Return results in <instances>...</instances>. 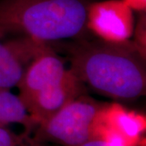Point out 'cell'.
Returning <instances> with one entry per match:
<instances>
[{
	"label": "cell",
	"instance_id": "cell-2",
	"mask_svg": "<svg viewBox=\"0 0 146 146\" xmlns=\"http://www.w3.org/2000/svg\"><path fill=\"white\" fill-rule=\"evenodd\" d=\"M85 0H0V33L46 43L72 38L86 27Z\"/></svg>",
	"mask_w": 146,
	"mask_h": 146
},
{
	"label": "cell",
	"instance_id": "cell-8",
	"mask_svg": "<svg viewBox=\"0 0 146 146\" xmlns=\"http://www.w3.org/2000/svg\"><path fill=\"white\" fill-rule=\"evenodd\" d=\"M67 72L63 61L45 47L27 68L18 86L20 98L24 102L42 89L61 80Z\"/></svg>",
	"mask_w": 146,
	"mask_h": 146
},
{
	"label": "cell",
	"instance_id": "cell-9",
	"mask_svg": "<svg viewBox=\"0 0 146 146\" xmlns=\"http://www.w3.org/2000/svg\"><path fill=\"white\" fill-rule=\"evenodd\" d=\"M11 123H20L27 129L38 125L20 96L11 93L9 89H0V126Z\"/></svg>",
	"mask_w": 146,
	"mask_h": 146
},
{
	"label": "cell",
	"instance_id": "cell-12",
	"mask_svg": "<svg viewBox=\"0 0 146 146\" xmlns=\"http://www.w3.org/2000/svg\"><path fill=\"white\" fill-rule=\"evenodd\" d=\"M78 146H114L113 145L108 143L107 141L102 140L99 138H92L89 141H85L84 143Z\"/></svg>",
	"mask_w": 146,
	"mask_h": 146
},
{
	"label": "cell",
	"instance_id": "cell-7",
	"mask_svg": "<svg viewBox=\"0 0 146 146\" xmlns=\"http://www.w3.org/2000/svg\"><path fill=\"white\" fill-rule=\"evenodd\" d=\"M45 47V43L25 36L12 42L0 41V89L18 87L27 68Z\"/></svg>",
	"mask_w": 146,
	"mask_h": 146
},
{
	"label": "cell",
	"instance_id": "cell-5",
	"mask_svg": "<svg viewBox=\"0 0 146 146\" xmlns=\"http://www.w3.org/2000/svg\"><path fill=\"white\" fill-rule=\"evenodd\" d=\"M86 27L104 42H127L134 29L132 10L122 0L91 3L87 9Z\"/></svg>",
	"mask_w": 146,
	"mask_h": 146
},
{
	"label": "cell",
	"instance_id": "cell-1",
	"mask_svg": "<svg viewBox=\"0 0 146 146\" xmlns=\"http://www.w3.org/2000/svg\"><path fill=\"white\" fill-rule=\"evenodd\" d=\"M71 70L96 92L115 99H136L145 93V54L128 41L79 46Z\"/></svg>",
	"mask_w": 146,
	"mask_h": 146
},
{
	"label": "cell",
	"instance_id": "cell-6",
	"mask_svg": "<svg viewBox=\"0 0 146 146\" xmlns=\"http://www.w3.org/2000/svg\"><path fill=\"white\" fill-rule=\"evenodd\" d=\"M84 91V83L70 69L61 80L34 94L24 104L39 124L83 95Z\"/></svg>",
	"mask_w": 146,
	"mask_h": 146
},
{
	"label": "cell",
	"instance_id": "cell-10",
	"mask_svg": "<svg viewBox=\"0 0 146 146\" xmlns=\"http://www.w3.org/2000/svg\"><path fill=\"white\" fill-rule=\"evenodd\" d=\"M20 138L6 126H0V146H19Z\"/></svg>",
	"mask_w": 146,
	"mask_h": 146
},
{
	"label": "cell",
	"instance_id": "cell-3",
	"mask_svg": "<svg viewBox=\"0 0 146 146\" xmlns=\"http://www.w3.org/2000/svg\"><path fill=\"white\" fill-rule=\"evenodd\" d=\"M104 104L81 95L38 124L37 141L78 146L93 138L96 117Z\"/></svg>",
	"mask_w": 146,
	"mask_h": 146
},
{
	"label": "cell",
	"instance_id": "cell-4",
	"mask_svg": "<svg viewBox=\"0 0 146 146\" xmlns=\"http://www.w3.org/2000/svg\"><path fill=\"white\" fill-rule=\"evenodd\" d=\"M143 115L117 103L104 104L96 117L93 138H99L114 146H136L145 131Z\"/></svg>",
	"mask_w": 146,
	"mask_h": 146
},
{
	"label": "cell",
	"instance_id": "cell-11",
	"mask_svg": "<svg viewBox=\"0 0 146 146\" xmlns=\"http://www.w3.org/2000/svg\"><path fill=\"white\" fill-rule=\"evenodd\" d=\"M131 10L145 11L146 9V0H122Z\"/></svg>",
	"mask_w": 146,
	"mask_h": 146
}]
</instances>
